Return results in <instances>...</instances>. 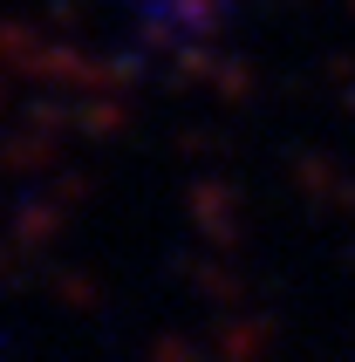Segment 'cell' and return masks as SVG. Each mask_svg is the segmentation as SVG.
Masks as SVG:
<instances>
[]
</instances>
